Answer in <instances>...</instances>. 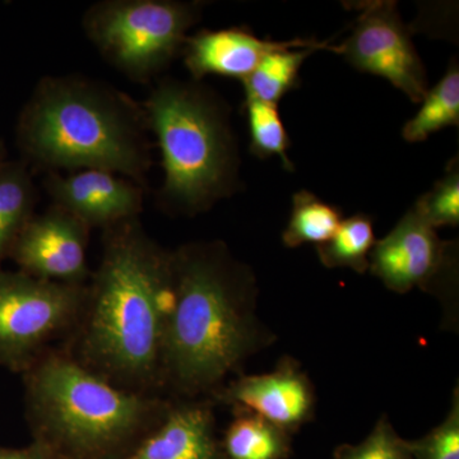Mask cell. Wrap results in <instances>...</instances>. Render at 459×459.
I'll return each instance as SVG.
<instances>
[{
    "instance_id": "cell-1",
    "label": "cell",
    "mask_w": 459,
    "mask_h": 459,
    "mask_svg": "<svg viewBox=\"0 0 459 459\" xmlns=\"http://www.w3.org/2000/svg\"><path fill=\"white\" fill-rule=\"evenodd\" d=\"M74 333L60 349L91 373L134 394L162 395V346L172 294V255L140 217L102 230Z\"/></svg>"
},
{
    "instance_id": "cell-20",
    "label": "cell",
    "mask_w": 459,
    "mask_h": 459,
    "mask_svg": "<svg viewBox=\"0 0 459 459\" xmlns=\"http://www.w3.org/2000/svg\"><path fill=\"white\" fill-rule=\"evenodd\" d=\"M376 244L373 220L358 213L343 220L336 234L316 247L320 263L327 268H351L358 273L369 271V255Z\"/></svg>"
},
{
    "instance_id": "cell-5",
    "label": "cell",
    "mask_w": 459,
    "mask_h": 459,
    "mask_svg": "<svg viewBox=\"0 0 459 459\" xmlns=\"http://www.w3.org/2000/svg\"><path fill=\"white\" fill-rule=\"evenodd\" d=\"M161 152L165 212L195 216L237 189L238 157L228 108L204 86L164 78L144 104Z\"/></svg>"
},
{
    "instance_id": "cell-23",
    "label": "cell",
    "mask_w": 459,
    "mask_h": 459,
    "mask_svg": "<svg viewBox=\"0 0 459 459\" xmlns=\"http://www.w3.org/2000/svg\"><path fill=\"white\" fill-rule=\"evenodd\" d=\"M333 459H413L409 440L394 430L388 416L383 415L369 437L360 444H341Z\"/></svg>"
},
{
    "instance_id": "cell-16",
    "label": "cell",
    "mask_w": 459,
    "mask_h": 459,
    "mask_svg": "<svg viewBox=\"0 0 459 459\" xmlns=\"http://www.w3.org/2000/svg\"><path fill=\"white\" fill-rule=\"evenodd\" d=\"M234 411V419L220 439L222 459H289L292 435L246 410Z\"/></svg>"
},
{
    "instance_id": "cell-4",
    "label": "cell",
    "mask_w": 459,
    "mask_h": 459,
    "mask_svg": "<svg viewBox=\"0 0 459 459\" xmlns=\"http://www.w3.org/2000/svg\"><path fill=\"white\" fill-rule=\"evenodd\" d=\"M22 379L32 442L50 459H126L164 420L172 402L115 386L60 347L45 353Z\"/></svg>"
},
{
    "instance_id": "cell-18",
    "label": "cell",
    "mask_w": 459,
    "mask_h": 459,
    "mask_svg": "<svg viewBox=\"0 0 459 459\" xmlns=\"http://www.w3.org/2000/svg\"><path fill=\"white\" fill-rule=\"evenodd\" d=\"M421 108L410 122L404 124V141L416 143L427 141L433 133L459 124V68L457 62L449 65L433 89L422 100Z\"/></svg>"
},
{
    "instance_id": "cell-6",
    "label": "cell",
    "mask_w": 459,
    "mask_h": 459,
    "mask_svg": "<svg viewBox=\"0 0 459 459\" xmlns=\"http://www.w3.org/2000/svg\"><path fill=\"white\" fill-rule=\"evenodd\" d=\"M201 9L198 2L102 0L84 12L82 27L105 62L147 83L181 54Z\"/></svg>"
},
{
    "instance_id": "cell-24",
    "label": "cell",
    "mask_w": 459,
    "mask_h": 459,
    "mask_svg": "<svg viewBox=\"0 0 459 459\" xmlns=\"http://www.w3.org/2000/svg\"><path fill=\"white\" fill-rule=\"evenodd\" d=\"M413 459H459V392L455 386L451 411L439 427L410 442Z\"/></svg>"
},
{
    "instance_id": "cell-10",
    "label": "cell",
    "mask_w": 459,
    "mask_h": 459,
    "mask_svg": "<svg viewBox=\"0 0 459 459\" xmlns=\"http://www.w3.org/2000/svg\"><path fill=\"white\" fill-rule=\"evenodd\" d=\"M90 231L74 214L51 205L47 212L33 214L8 258L36 279L87 285L92 273L87 261Z\"/></svg>"
},
{
    "instance_id": "cell-13",
    "label": "cell",
    "mask_w": 459,
    "mask_h": 459,
    "mask_svg": "<svg viewBox=\"0 0 459 459\" xmlns=\"http://www.w3.org/2000/svg\"><path fill=\"white\" fill-rule=\"evenodd\" d=\"M211 400H172L164 420L126 459H222Z\"/></svg>"
},
{
    "instance_id": "cell-7",
    "label": "cell",
    "mask_w": 459,
    "mask_h": 459,
    "mask_svg": "<svg viewBox=\"0 0 459 459\" xmlns=\"http://www.w3.org/2000/svg\"><path fill=\"white\" fill-rule=\"evenodd\" d=\"M87 285L36 279L0 270V367L22 376L56 343L74 333Z\"/></svg>"
},
{
    "instance_id": "cell-2",
    "label": "cell",
    "mask_w": 459,
    "mask_h": 459,
    "mask_svg": "<svg viewBox=\"0 0 459 459\" xmlns=\"http://www.w3.org/2000/svg\"><path fill=\"white\" fill-rule=\"evenodd\" d=\"M172 294L162 346V394L211 400L247 358L272 343L255 316V280L222 241L172 250Z\"/></svg>"
},
{
    "instance_id": "cell-14",
    "label": "cell",
    "mask_w": 459,
    "mask_h": 459,
    "mask_svg": "<svg viewBox=\"0 0 459 459\" xmlns=\"http://www.w3.org/2000/svg\"><path fill=\"white\" fill-rule=\"evenodd\" d=\"M291 41L262 40L246 27L202 30L188 36L181 56L195 82L208 74L235 78L243 82L255 71L263 57Z\"/></svg>"
},
{
    "instance_id": "cell-11",
    "label": "cell",
    "mask_w": 459,
    "mask_h": 459,
    "mask_svg": "<svg viewBox=\"0 0 459 459\" xmlns=\"http://www.w3.org/2000/svg\"><path fill=\"white\" fill-rule=\"evenodd\" d=\"M212 402L249 411L291 435L316 413L313 383L292 358H283L272 373L238 377L223 385Z\"/></svg>"
},
{
    "instance_id": "cell-19",
    "label": "cell",
    "mask_w": 459,
    "mask_h": 459,
    "mask_svg": "<svg viewBox=\"0 0 459 459\" xmlns=\"http://www.w3.org/2000/svg\"><path fill=\"white\" fill-rule=\"evenodd\" d=\"M340 208L325 204L307 190H300L292 198V212L282 234L287 247L304 244H325L336 234L342 222Z\"/></svg>"
},
{
    "instance_id": "cell-3",
    "label": "cell",
    "mask_w": 459,
    "mask_h": 459,
    "mask_svg": "<svg viewBox=\"0 0 459 459\" xmlns=\"http://www.w3.org/2000/svg\"><path fill=\"white\" fill-rule=\"evenodd\" d=\"M16 141L21 160L47 172L98 169L146 188L152 166L143 107L87 75L41 78L18 117Z\"/></svg>"
},
{
    "instance_id": "cell-12",
    "label": "cell",
    "mask_w": 459,
    "mask_h": 459,
    "mask_svg": "<svg viewBox=\"0 0 459 459\" xmlns=\"http://www.w3.org/2000/svg\"><path fill=\"white\" fill-rule=\"evenodd\" d=\"M42 186L53 205L74 214L91 230L135 219L143 210L146 188L111 171L91 169L65 177L47 172Z\"/></svg>"
},
{
    "instance_id": "cell-22",
    "label": "cell",
    "mask_w": 459,
    "mask_h": 459,
    "mask_svg": "<svg viewBox=\"0 0 459 459\" xmlns=\"http://www.w3.org/2000/svg\"><path fill=\"white\" fill-rule=\"evenodd\" d=\"M419 216L431 228L458 226L459 223V166L452 161L446 177L435 183L413 205Z\"/></svg>"
},
{
    "instance_id": "cell-25",
    "label": "cell",
    "mask_w": 459,
    "mask_h": 459,
    "mask_svg": "<svg viewBox=\"0 0 459 459\" xmlns=\"http://www.w3.org/2000/svg\"><path fill=\"white\" fill-rule=\"evenodd\" d=\"M0 459H50V455L40 444L31 442L23 448L0 446Z\"/></svg>"
},
{
    "instance_id": "cell-9",
    "label": "cell",
    "mask_w": 459,
    "mask_h": 459,
    "mask_svg": "<svg viewBox=\"0 0 459 459\" xmlns=\"http://www.w3.org/2000/svg\"><path fill=\"white\" fill-rule=\"evenodd\" d=\"M455 243L443 241L411 208L385 238L376 241L369 270L391 291L406 294L419 287L434 294L455 273Z\"/></svg>"
},
{
    "instance_id": "cell-17",
    "label": "cell",
    "mask_w": 459,
    "mask_h": 459,
    "mask_svg": "<svg viewBox=\"0 0 459 459\" xmlns=\"http://www.w3.org/2000/svg\"><path fill=\"white\" fill-rule=\"evenodd\" d=\"M38 189L31 168L23 160H8L0 168V264L20 232L35 214Z\"/></svg>"
},
{
    "instance_id": "cell-26",
    "label": "cell",
    "mask_w": 459,
    "mask_h": 459,
    "mask_svg": "<svg viewBox=\"0 0 459 459\" xmlns=\"http://www.w3.org/2000/svg\"><path fill=\"white\" fill-rule=\"evenodd\" d=\"M8 161L7 148H5L4 142L0 140V168Z\"/></svg>"
},
{
    "instance_id": "cell-8",
    "label": "cell",
    "mask_w": 459,
    "mask_h": 459,
    "mask_svg": "<svg viewBox=\"0 0 459 459\" xmlns=\"http://www.w3.org/2000/svg\"><path fill=\"white\" fill-rule=\"evenodd\" d=\"M360 9L352 35L334 53L360 72L385 78L411 101L421 102L429 91L427 72L395 3H364Z\"/></svg>"
},
{
    "instance_id": "cell-15",
    "label": "cell",
    "mask_w": 459,
    "mask_h": 459,
    "mask_svg": "<svg viewBox=\"0 0 459 459\" xmlns=\"http://www.w3.org/2000/svg\"><path fill=\"white\" fill-rule=\"evenodd\" d=\"M323 49L334 51V47L325 42L320 44L314 39H298L287 47L267 54L255 71L243 81L246 99L279 104L287 93L300 84V71L305 60Z\"/></svg>"
},
{
    "instance_id": "cell-21",
    "label": "cell",
    "mask_w": 459,
    "mask_h": 459,
    "mask_svg": "<svg viewBox=\"0 0 459 459\" xmlns=\"http://www.w3.org/2000/svg\"><path fill=\"white\" fill-rule=\"evenodd\" d=\"M247 126L250 134V152L259 159L280 157L286 170H294L287 155L290 137L281 119L277 105L255 99H246Z\"/></svg>"
}]
</instances>
